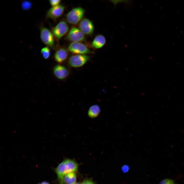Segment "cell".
Here are the masks:
<instances>
[{
  "instance_id": "obj_11",
  "label": "cell",
  "mask_w": 184,
  "mask_h": 184,
  "mask_svg": "<svg viewBox=\"0 0 184 184\" xmlns=\"http://www.w3.org/2000/svg\"><path fill=\"white\" fill-rule=\"evenodd\" d=\"M106 39L104 36L101 34H98L94 38L91 46L95 49H99L103 47L106 43Z\"/></svg>"
},
{
  "instance_id": "obj_19",
  "label": "cell",
  "mask_w": 184,
  "mask_h": 184,
  "mask_svg": "<svg viewBox=\"0 0 184 184\" xmlns=\"http://www.w3.org/2000/svg\"><path fill=\"white\" fill-rule=\"evenodd\" d=\"M50 5L52 6H54L59 5L61 3V0H50L49 1Z\"/></svg>"
},
{
  "instance_id": "obj_13",
  "label": "cell",
  "mask_w": 184,
  "mask_h": 184,
  "mask_svg": "<svg viewBox=\"0 0 184 184\" xmlns=\"http://www.w3.org/2000/svg\"><path fill=\"white\" fill-rule=\"evenodd\" d=\"M100 112V109L99 105L97 104L93 105L89 108L88 114L90 118H94L97 117Z\"/></svg>"
},
{
  "instance_id": "obj_21",
  "label": "cell",
  "mask_w": 184,
  "mask_h": 184,
  "mask_svg": "<svg viewBox=\"0 0 184 184\" xmlns=\"http://www.w3.org/2000/svg\"><path fill=\"white\" fill-rule=\"evenodd\" d=\"M82 184H94L91 181L89 180H86L84 181Z\"/></svg>"
},
{
  "instance_id": "obj_4",
  "label": "cell",
  "mask_w": 184,
  "mask_h": 184,
  "mask_svg": "<svg viewBox=\"0 0 184 184\" xmlns=\"http://www.w3.org/2000/svg\"><path fill=\"white\" fill-rule=\"evenodd\" d=\"M67 49L75 54L87 55L94 53L85 44L80 42H72L68 45Z\"/></svg>"
},
{
  "instance_id": "obj_5",
  "label": "cell",
  "mask_w": 184,
  "mask_h": 184,
  "mask_svg": "<svg viewBox=\"0 0 184 184\" xmlns=\"http://www.w3.org/2000/svg\"><path fill=\"white\" fill-rule=\"evenodd\" d=\"M69 29V26L67 22L61 20L55 26L51 27V31L55 39L57 41L67 33Z\"/></svg>"
},
{
  "instance_id": "obj_17",
  "label": "cell",
  "mask_w": 184,
  "mask_h": 184,
  "mask_svg": "<svg viewBox=\"0 0 184 184\" xmlns=\"http://www.w3.org/2000/svg\"><path fill=\"white\" fill-rule=\"evenodd\" d=\"M32 6V3L28 0L23 1L21 3V7L24 10H27L30 9Z\"/></svg>"
},
{
  "instance_id": "obj_18",
  "label": "cell",
  "mask_w": 184,
  "mask_h": 184,
  "mask_svg": "<svg viewBox=\"0 0 184 184\" xmlns=\"http://www.w3.org/2000/svg\"><path fill=\"white\" fill-rule=\"evenodd\" d=\"M174 180L172 179L166 178L162 180L159 184H175Z\"/></svg>"
},
{
  "instance_id": "obj_3",
  "label": "cell",
  "mask_w": 184,
  "mask_h": 184,
  "mask_svg": "<svg viewBox=\"0 0 184 184\" xmlns=\"http://www.w3.org/2000/svg\"><path fill=\"white\" fill-rule=\"evenodd\" d=\"M90 58V56L87 55L75 54L68 58L67 64L72 67H80L86 64Z\"/></svg>"
},
{
  "instance_id": "obj_20",
  "label": "cell",
  "mask_w": 184,
  "mask_h": 184,
  "mask_svg": "<svg viewBox=\"0 0 184 184\" xmlns=\"http://www.w3.org/2000/svg\"><path fill=\"white\" fill-rule=\"evenodd\" d=\"M129 166L127 165H125L122 166L121 168V170L123 172L125 173L129 171Z\"/></svg>"
},
{
  "instance_id": "obj_22",
  "label": "cell",
  "mask_w": 184,
  "mask_h": 184,
  "mask_svg": "<svg viewBox=\"0 0 184 184\" xmlns=\"http://www.w3.org/2000/svg\"><path fill=\"white\" fill-rule=\"evenodd\" d=\"M41 184H49V183L47 182L43 181L42 182Z\"/></svg>"
},
{
  "instance_id": "obj_10",
  "label": "cell",
  "mask_w": 184,
  "mask_h": 184,
  "mask_svg": "<svg viewBox=\"0 0 184 184\" xmlns=\"http://www.w3.org/2000/svg\"><path fill=\"white\" fill-rule=\"evenodd\" d=\"M54 55L55 61L59 64L64 62L68 58V51L65 48H61L56 49Z\"/></svg>"
},
{
  "instance_id": "obj_8",
  "label": "cell",
  "mask_w": 184,
  "mask_h": 184,
  "mask_svg": "<svg viewBox=\"0 0 184 184\" xmlns=\"http://www.w3.org/2000/svg\"><path fill=\"white\" fill-rule=\"evenodd\" d=\"M79 28L85 35L91 36L94 33V27L92 21L89 19L84 18L78 24Z\"/></svg>"
},
{
  "instance_id": "obj_12",
  "label": "cell",
  "mask_w": 184,
  "mask_h": 184,
  "mask_svg": "<svg viewBox=\"0 0 184 184\" xmlns=\"http://www.w3.org/2000/svg\"><path fill=\"white\" fill-rule=\"evenodd\" d=\"M64 161L65 165V175L69 173L73 172L77 170V165L73 160L67 159Z\"/></svg>"
},
{
  "instance_id": "obj_15",
  "label": "cell",
  "mask_w": 184,
  "mask_h": 184,
  "mask_svg": "<svg viewBox=\"0 0 184 184\" xmlns=\"http://www.w3.org/2000/svg\"><path fill=\"white\" fill-rule=\"evenodd\" d=\"M76 179V175L73 172L66 174L63 178L64 182L66 184H73L75 183Z\"/></svg>"
},
{
  "instance_id": "obj_6",
  "label": "cell",
  "mask_w": 184,
  "mask_h": 184,
  "mask_svg": "<svg viewBox=\"0 0 184 184\" xmlns=\"http://www.w3.org/2000/svg\"><path fill=\"white\" fill-rule=\"evenodd\" d=\"M65 38L67 40L72 42H84L86 39L85 35L80 30L74 27L70 29Z\"/></svg>"
},
{
  "instance_id": "obj_9",
  "label": "cell",
  "mask_w": 184,
  "mask_h": 184,
  "mask_svg": "<svg viewBox=\"0 0 184 184\" xmlns=\"http://www.w3.org/2000/svg\"><path fill=\"white\" fill-rule=\"evenodd\" d=\"M53 72L55 77L60 80L65 79L68 76L70 73L68 69L60 64H57L54 67Z\"/></svg>"
},
{
  "instance_id": "obj_2",
  "label": "cell",
  "mask_w": 184,
  "mask_h": 184,
  "mask_svg": "<svg viewBox=\"0 0 184 184\" xmlns=\"http://www.w3.org/2000/svg\"><path fill=\"white\" fill-rule=\"evenodd\" d=\"M85 13V10L81 7L73 8L66 14V20L70 24H77L82 19Z\"/></svg>"
},
{
  "instance_id": "obj_23",
  "label": "cell",
  "mask_w": 184,
  "mask_h": 184,
  "mask_svg": "<svg viewBox=\"0 0 184 184\" xmlns=\"http://www.w3.org/2000/svg\"><path fill=\"white\" fill-rule=\"evenodd\" d=\"M73 184H79L78 183H74Z\"/></svg>"
},
{
  "instance_id": "obj_1",
  "label": "cell",
  "mask_w": 184,
  "mask_h": 184,
  "mask_svg": "<svg viewBox=\"0 0 184 184\" xmlns=\"http://www.w3.org/2000/svg\"><path fill=\"white\" fill-rule=\"evenodd\" d=\"M39 29L40 38L42 42L47 47L55 49V39L51 31L43 25L40 26Z\"/></svg>"
},
{
  "instance_id": "obj_16",
  "label": "cell",
  "mask_w": 184,
  "mask_h": 184,
  "mask_svg": "<svg viewBox=\"0 0 184 184\" xmlns=\"http://www.w3.org/2000/svg\"><path fill=\"white\" fill-rule=\"evenodd\" d=\"M41 52L43 58L45 59H47L50 55V48L47 46L43 47L41 49Z\"/></svg>"
},
{
  "instance_id": "obj_7",
  "label": "cell",
  "mask_w": 184,
  "mask_h": 184,
  "mask_svg": "<svg viewBox=\"0 0 184 184\" xmlns=\"http://www.w3.org/2000/svg\"><path fill=\"white\" fill-rule=\"evenodd\" d=\"M65 9V6L62 5L52 7L47 12L46 18L56 20L62 15Z\"/></svg>"
},
{
  "instance_id": "obj_14",
  "label": "cell",
  "mask_w": 184,
  "mask_h": 184,
  "mask_svg": "<svg viewBox=\"0 0 184 184\" xmlns=\"http://www.w3.org/2000/svg\"><path fill=\"white\" fill-rule=\"evenodd\" d=\"M56 171L59 178L62 180L65 175V165L64 161L59 165Z\"/></svg>"
}]
</instances>
